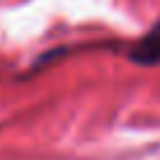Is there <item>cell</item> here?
I'll return each mask as SVG.
<instances>
[{
	"label": "cell",
	"instance_id": "cell-1",
	"mask_svg": "<svg viewBox=\"0 0 160 160\" xmlns=\"http://www.w3.org/2000/svg\"><path fill=\"white\" fill-rule=\"evenodd\" d=\"M127 61L137 66H160V19L146 31L141 38H137L125 52Z\"/></svg>",
	"mask_w": 160,
	"mask_h": 160
}]
</instances>
